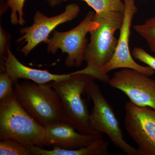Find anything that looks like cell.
Masks as SVG:
<instances>
[{"label": "cell", "mask_w": 155, "mask_h": 155, "mask_svg": "<svg viewBox=\"0 0 155 155\" xmlns=\"http://www.w3.org/2000/svg\"><path fill=\"white\" fill-rule=\"evenodd\" d=\"M123 14L117 12L95 13L94 19L98 25L89 32L90 40L84 56L86 67L73 73L91 75L102 82L109 83L110 77L103 73L102 69L115 52L118 41L115 33L122 26Z\"/></svg>", "instance_id": "6da1fadb"}, {"label": "cell", "mask_w": 155, "mask_h": 155, "mask_svg": "<svg viewBox=\"0 0 155 155\" xmlns=\"http://www.w3.org/2000/svg\"><path fill=\"white\" fill-rule=\"evenodd\" d=\"M95 78L84 74H75L64 80L50 82L58 92L62 107V121L69 124L81 133L100 135L92 129L89 124V113L86 100L83 96Z\"/></svg>", "instance_id": "7a4b0ae2"}, {"label": "cell", "mask_w": 155, "mask_h": 155, "mask_svg": "<svg viewBox=\"0 0 155 155\" xmlns=\"http://www.w3.org/2000/svg\"><path fill=\"white\" fill-rule=\"evenodd\" d=\"M14 87L18 102L40 125L45 127L62 121L61 99L49 84L16 81Z\"/></svg>", "instance_id": "3957f363"}, {"label": "cell", "mask_w": 155, "mask_h": 155, "mask_svg": "<svg viewBox=\"0 0 155 155\" xmlns=\"http://www.w3.org/2000/svg\"><path fill=\"white\" fill-rule=\"evenodd\" d=\"M45 127L21 107L14 93L0 101V140L11 138L25 146H45Z\"/></svg>", "instance_id": "277c9868"}, {"label": "cell", "mask_w": 155, "mask_h": 155, "mask_svg": "<svg viewBox=\"0 0 155 155\" xmlns=\"http://www.w3.org/2000/svg\"><path fill=\"white\" fill-rule=\"evenodd\" d=\"M89 99L93 103L89 116L90 126L98 134L104 133L114 145L127 155H139L138 149L125 141L120 124L113 108L101 91L99 87L91 83L87 91Z\"/></svg>", "instance_id": "5b68a950"}, {"label": "cell", "mask_w": 155, "mask_h": 155, "mask_svg": "<svg viewBox=\"0 0 155 155\" xmlns=\"http://www.w3.org/2000/svg\"><path fill=\"white\" fill-rule=\"evenodd\" d=\"M95 14V12L90 11L80 23L71 30L54 31L52 36L45 42L47 45L48 52L55 54L58 50H61L62 52L67 54L65 61L66 67L81 66L84 61L87 45V35L98 25L94 19Z\"/></svg>", "instance_id": "8992f818"}, {"label": "cell", "mask_w": 155, "mask_h": 155, "mask_svg": "<svg viewBox=\"0 0 155 155\" xmlns=\"http://www.w3.org/2000/svg\"><path fill=\"white\" fill-rule=\"evenodd\" d=\"M125 110V129L137 145L139 155H155V108L129 102Z\"/></svg>", "instance_id": "52a82bcc"}, {"label": "cell", "mask_w": 155, "mask_h": 155, "mask_svg": "<svg viewBox=\"0 0 155 155\" xmlns=\"http://www.w3.org/2000/svg\"><path fill=\"white\" fill-rule=\"evenodd\" d=\"M80 9L77 4H70L61 14L48 17L40 11H36L33 17V23L30 26L20 28V36L17 43L22 42L25 45L19 50L25 57L41 43L45 42L50 34L59 25L72 21L78 16Z\"/></svg>", "instance_id": "ba28073f"}, {"label": "cell", "mask_w": 155, "mask_h": 155, "mask_svg": "<svg viewBox=\"0 0 155 155\" xmlns=\"http://www.w3.org/2000/svg\"><path fill=\"white\" fill-rule=\"evenodd\" d=\"M135 69L123 68L110 78L112 87L124 92L130 102L140 107L155 108V80Z\"/></svg>", "instance_id": "9c48e42d"}, {"label": "cell", "mask_w": 155, "mask_h": 155, "mask_svg": "<svg viewBox=\"0 0 155 155\" xmlns=\"http://www.w3.org/2000/svg\"><path fill=\"white\" fill-rule=\"evenodd\" d=\"M125 11L123 14V22L120 30V35L117 41L115 52L110 61L102 69L103 73H108L119 68L135 69L143 74L151 76L155 71L149 66L139 65L134 61L130 52L129 40L130 28L134 17L137 12V8L134 0H124Z\"/></svg>", "instance_id": "30bf717a"}, {"label": "cell", "mask_w": 155, "mask_h": 155, "mask_svg": "<svg viewBox=\"0 0 155 155\" xmlns=\"http://www.w3.org/2000/svg\"><path fill=\"white\" fill-rule=\"evenodd\" d=\"M44 127L45 146H56L66 150H77L87 146L101 135L78 133L74 127L63 121Z\"/></svg>", "instance_id": "8fae6325"}, {"label": "cell", "mask_w": 155, "mask_h": 155, "mask_svg": "<svg viewBox=\"0 0 155 155\" xmlns=\"http://www.w3.org/2000/svg\"><path fill=\"white\" fill-rule=\"evenodd\" d=\"M5 72L14 82L20 79L29 80L35 83L46 84L54 81L64 80L72 75V73L55 74L47 70L33 69L22 64L13 54L11 50L8 51L5 63Z\"/></svg>", "instance_id": "7c38bea8"}, {"label": "cell", "mask_w": 155, "mask_h": 155, "mask_svg": "<svg viewBox=\"0 0 155 155\" xmlns=\"http://www.w3.org/2000/svg\"><path fill=\"white\" fill-rule=\"evenodd\" d=\"M109 143L105 141L101 135L87 146L77 150H66L54 146L52 149H43L35 145L28 146L31 155H107Z\"/></svg>", "instance_id": "4fadbf2b"}, {"label": "cell", "mask_w": 155, "mask_h": 155, "mask_svg": "<svg viewBox=\"0 0 155 155\" xmlns=\"http://www.w3.org/2000/svg\"><path fill=\"white\" fill-rule=\"evenodd\" d=\"M63 2L68 0H62ZM94 10L96 14L107 12H117L124 13L125 4L122 0H80Z\"/></svg>", "instance_id": "5bb4252c"}, {"label": "cell", "mask_w": 155, "mask_h": 155, "mask_svg": "<svg viewBox=\"0 0 155 155\" xmlns=\"http://www.w3.org/2000/svg\"><path fill=\"white\" fill-rule=\"evenodd\" d=\"M134 28L146 41L155 56V17L147 19L143 24L134 25Z\"/></svg>", "instance_id": "9a60e30c"}, {"label": "cell", "mask_w": 155, "mask_h": 155, "mask_svg": "<svg viewBox=\"0 0 155 155\" xmlns=\"http://www.w3.org/2000/svg\"><path fill=\"white\" fill-rule=\"evenodd\" d=\"M0 155H31L27 146L13 139L1 140Z\"/></svg>", "instance_id": "2e32d148"}, {"label": "cell", "mask_w": 155, "mask_h": 155, "mask_svg": "<svg viewBox=\"0 0 155 155\" xmlns=\"http://www.w3.org/2000/svg\"><path fill=\"white\" fill-rule=\"evenodd\" d=\"M26 0H6L11 9V22L13 25H23L25 23L24 18L23 7Z\"/></svg>", "instance_id": "e0dca14e"}, {"label": "cell", "mask_w": 155, "mask_h": 155, "mask_svg": "<svg viewBox=\"0 0 155 155\" xmlns=\"http://www.w3.org/2000/svg\"><path fill=\"white\" fill-rule=\"evenodd\" d=\"M11 37L0 25V73L5 72V63L10 49Z\"/></svg>", "instance_id": "ac0fdd59"}, {"label": "cell", "mask_w": 155, "mask_h": 155, "mask_svg": "<svg viewBox=\"0 0 155 155\" xmlns=\"http://www.w3.org/2000/svg\"><path fill=\"white\" fill-rule=\"evenodd\" d=\"M14 84L7 72L0 73V101L14 93Z\"/></svg>", "instance_id": "d6986e66"}, {"label": "cell", "mask_w": 155, "mask_h": 155, "mask_svg": "<svg viewBox=\"0 0 155 155\" xmlns=\"http://www.w3.org/2000/svg\"><path fill=\"white\" fill-rule=\"evenodd\" d=\"M132 57L151 67L155 71V56L150 54L141 48L135 47L132 52Z\"/></svg>", "instance_id": "ffe728a7"}, {"label": "cell", "mask_w": 155, "mask_h": 155, "mask_svg": "<svg viewBox=\"0 0 155 155\" xmlns=\"http://www.w3.org/2000/svg\"><path fill=\"white\" fill-rule=\"evenodd\" d=\"M48 3L52 8H54L56 6L60 5L61 3L63 2L62 0H44Z\"/></svg>", "instance_id": "44dd1931"}, {"label": "cell", "mask_w": 155, "mask_h": 155, "mask_svg": "<svg viewBox=\"0 0 155 155\" xmlns=\"http://www.w3.org/2000/svg\"><path fill=\"white\" fill-rule=\"evenodd\" d=\"M1 5H2V7H1V17L3 13L6 12V9H8L9 8L7 3L5 2L4 0H1Z\"/></svg>", "instance_id": "7402d4cb"}, {"label": "cell", "mask_w": 155, "mask_h": 155, "mask_svg": "<svg viewBox=\"0 0 155 155\" xmlns=\"http://www.w3.org/2000/svg\"><path fill=\"white\" fill-rule=\"evenodd\" d=\"M143 1H145V0H143Z\"/></svg>", "instance_id": "603a6c76"}]
</instances>
